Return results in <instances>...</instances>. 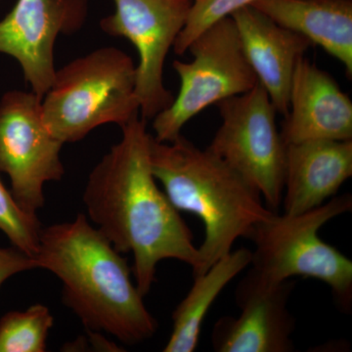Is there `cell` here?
<instances>
[{"label": "cell", "mask_w": 352, "mask_h": 352, "mask_svg": "<svg viewBox=\"0 0 352 352\" xmlns=\"http://www.w3.org/2000/svg\"><path fill=\"white\" fill-rule=\"evenodd\" d=\"M80 214L74 221L41 228L34 259L63 284V302L89 333H107L126 344L157 332L126 261Z\"/></svg>", "instance_id": "cell-2"}, {"label": "cell", "mask_w": 352, "mask_h": 352, "mask_svg": "<svg viewBox=\"0 0 352 352\" xmlns=\"http://www.w3.org/2000/svg\"><path fill=\"white\" fill-rule=\"evenodd\" d=\"M136 66L124 51L102 47L57 69L41 100L44 124L66 143L115 124L120 127L139 117Z\"/></svg>", "instance_id": "cell-4"}, {"label": "cell", "mask_w": 352, "mask_h": 352, "mask_svg": "<svg viewBox=\"0 0 352 352\" xmlns=\"http://www.w3.org/2000/svg\"><path fill=\"white\" fill-rule=\"evenodd\" d=\"M221 124L208 149L251 183L276 212L283 198L286 145L276 124V109L259 83L219 102Z\"/></svg>", "instance_id": "cell-7"}, {"label": "cell", "mask_w": 352, "mask_h": 352, "mask_svg": "<svg viewBox=\"0 0 352 352\" xmlns=\"http://www.w3.org/2000/svg\"><path fill=\"white\" fill-rule=\"evenodd\" d=\"M54 318L45 305L10 311L0 319V352H43Z\"/></svg>", "instance_id": "cell-17"}, {"label": "cell", "mask_w": 352, "mask_h": 352, "mask_svg": "<svg viewBox=\"0 0 352 352\" xmlns=\"http://www.w3.org/2000/svg\"><path fill=\"white\" fill-rule=\"evenodd\" d=\"M153 175L176 210L196 215L205 226L193 277L204 274L231 252L239 238L250 239L258 224L276 212L261 193L217 155L184 136L171 142L150 141Z\"/></svg>", "instance_id": "cell-3"}, {"label": "cell", "mask_w": 352, "mask_h": 352, "mask_svg": "<svg viewBox=\"0 0 352 352\" xmlns=\"http://www.w3.org/2000/svg\"><path fill=\"white\" fill-rule=\"evenodd\" d=\"M41 100L21 90L0 99V171L10 179L14 200L32 215L43 208L45 183L59 182L65 173L64 143L44 124Z\"/></svg>", "instance_id": "cell-8"}, {"label": "cell", "mask_w": 352, "mask_h": 352, "mask_svg": "<svg viewBox=\"0 0 352 352\" xmlns=\"http://www.w3.org/2000/svg\"><path fill=\"white\" fill-rule=\"evenodd\" d=\"M116 10L103 18L101 29L129 39L138 50L135 91L141 119L147 122L173 103L164 85L168 53L188 18L192 0H113Z\"/></svg>", "instance_id": "cell-9"}, {"label": "cell", "mask_w": 352, "mask_h": 352, "mask_svg": "<svg viewBox=\"0 0 352 352\" xmlns=\"http://www.w3.org/2000/svg\"><path fill=\"white\" fill-rule=\"evenodd\" d=\"M0 230L13 247L34 258L38 247L41 222L36 215L25 212L0 180Z\"/></svg>", "instance_id": "cell-18"}, {"label": "cell", "mask_w": 352, "mask_h": 352, "mask_svg": "<svg viewBox=\"0 0 352 352\" xmlns=\"http://www.w3.org/2000/svg\"><path fill=\"white\" fill-rule=\"evenodd\" d=\"M296 282L263 285L245 275L236 291L238 317L214 324L212 344L217 352H292L296 320L288 309Z\"/></svg>", "instance_id": "cell-11"}, {"label": "cell", "mask_w": 352, "mask_h": 352, "mask_svg": "<svg viewBox=\"0 0 352 352\" xmlns=\"http://www.w3.org/2000/svg\"><path fill=\"white\" fill-rule=\"evenodd\" d=\"M351 210V195L344 194L302 214L276 212L250 237L256 249L247 276L265 286L296 276L314 278L330 287L340 309L351 311L352 261L318 233L330 220Z\"/></svg>", "instance_id": "cell-5"}, {"label": "cell", "mask_w": 352, "mask_h": 352, "mask_svg": "<svg viewBox=\"0 0 352 352\" xmlns=\"http://www.w3.org/2000/svg\"><path fill=\"white\" fill-rule=\"evenodd\" d=\"M245 56L277 113L289 112V87L298 60L314 44L302 34L278 25L254 6L230 16Z\"/></svg>", "instance_id": "cell-13"}, {"label": "cell", "mask_w": 352, "mask_h": 352, "mask_svg": "<svg viewBox=\"0 0 352 352\" xmlns=\"http://www.w3.org/2000/svg\"><path fill=\"white\" fill-rule=\"evenodd\" d=\"M352 176V140H312L286 145L284 214L314 210Z\"/></svg>", "instance_id": "cell-14"}, {"label": "cell", "mask_w": 352, "mask_h": 352, "mask_svg": "<svg viewBox=\"0 0 352 352\" xmlns=\"http://www.w3.org/2000/svg\"><path fill=\"white\" fill-rule=\"evenodd\" d=\"M252 251H231L194 277L189 293L173 314V331L164 352H193L198 346L201 326L208 309L227 285L251 264Z\"/></svg>", "instance_id": "cell-16"}, {"label": "cell", "mask_w": 352, "mask_h": 352, "mask_svg": "<svg viewBox=\"0 0 352 352\" xmlns=\"http://www.w3.org/2000/svg\"><path fill=\"white\" fill-rule=\"evenodd\" d=\"M187 51L193 55L191 62L175 60L173 63L180 78L177 96L153 119L154 138L159 142H171L206 108L245 94L258 82L231 17L201 32Z\"/></svg>", "instance_id": "cell-6"}, {"label": "cell", "mask_w": 352, "mask_h": 352, "mask_svg": "<svg viewBox=\"0 0 352 352\" xmlns=\"http://www.w3.org/2000/svg\"><path fill=\"white\" fill-rule=\"evenodd\" d=\"M38 268L36 259L17 248H0V288L14 275Z\"/></svg>", "instance_id": "cell-20"}, {"label": "cell", "mask_w": 352, "mask_h": 352, "mask_svg": "<svg viewBox=\"0 0 352 352\" xmlns=\"http://www.w3.org/2000/svg\"><path fill=\"white\" fill-rule=\"evenodd\" d=\"M88 176L83 203L88 217L120 254L131 252L132 273L143 296L155 280L157 263L173 258L198 263L189 227L159 188L150 163L151 134L135 118Z\"/></svg>", "instance_id": "cell-1"}, {"label": "cell", "mask_w": 352, "mask_h": 352, "mask_svg": "<svg viewBox=\"0 0 352 352\" xmlns=\"http://www.w3.org/2000/svg\"><path fill=\"white\" fill-rule=\"evenodd\" d=\"M259 0H192L188 18L176 38L173 50L182 55L201 32L245 6H252Z\"/></svg>", "instance_id": "cell-19"}, {"label": "cell", "mask_w": 352, "mask_h": 352, "mask_svg": "<svg viewBox=\"0 0 352 352\" xmlns=\"http://www.w3.org/2000/svg\"><path fill=\"white\" fill-rule=\"evenodd\" d=\"M252 6L320 45L351 78L352 0H259Z\"/></svg>", "instance_id": "cell-15"}, {"label": "cell", "mask_w": 352, "mask_h": 352, "mask_svg": "<svg viewBox=\"0 0 352 352\" xmlns=\"http://www.w3.org/2000/svg\"><path fill=\"white\" fill-rule=\"evenodd\" d=\"M87 14V0H17L0 21V53L19 63L25 82L39 98L56 74L58 36L80 30Z\"/></svg>", "instance_id": "cell-10"}, {"label": "cell", "mask_w": 352, "mask_h": 352, "mask_svg": "<svg viewBox=\"0 0 352 352\" xmlns=\"http://www.w3.org/2000/svg\"><path fill=\"white\" fill-rule=\"evenodd\" d=\"M285 145L352 140V102L327 72L302 57L289 87V112L280 131Z\"/></svg>", "instance_id": "cell-12"}]
</instances>
